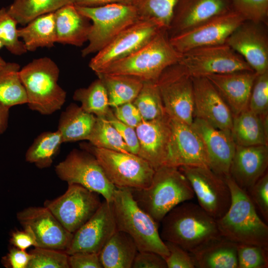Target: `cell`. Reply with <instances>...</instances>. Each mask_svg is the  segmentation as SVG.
<instances>
[{"label": "cell", "mask_w": 268, "mask_h": 268, "mask_svg": "<svg viewBox=\"0 0 268 268\" xmlns=\"http://www.w3.org/2000/svg\"><path fill=\"white\" fill-rule=\"evenodd\" d=\"M265 221L268 222V173L267 171L247 193Z\"/></svg>", "instance_id": "46"}, {"label": "cell", "mask_w": 268, "mask_h": 268, "mask_svg": "<svg viewBox=\"0 0 268 268\" xmlns=\"http://www.w3.org/2000/svg\"><path fill=\"white\" fill-rule=\"evenodd\" d=\"M23 228V230H17L12 233L10 243L15 247L22 250H26L31 246L36 247V239L31 230L28 227Z\"/></svg>", "instance_id": "52"}, {"label": "cell", "mask_w": 268, "mask_h": 268, "mask_svg": "<svg viewBox=\"0 0 268 268\" xmlns=\"http://www.w3.org/2000/svg\"><path fill=\"white\" fill-rule=\"evenodd\" d=\"M17 24L6 8H0V41L11 54L20 56L27 51L18 35Z\"/></svg>", "instance_id": "40"}, {"label": "cell", "mask_w": 268, "mask_h": 268, "mask_svg": "<svg viewBox=\"0 0 268 268\" xmlns=\"http://www.w3.org/2000/svg\"><path fill=\"white\" fill-rule=\"evenodd\" d=\"M134 0H73L74 4L82 7H96L108 4L120 3L133 4Z\"/></svg>", "instance_id": "53"}, {"label": "cell", "mask_w": 268, "mask_h": 268, "mask_svg": "<svg viewBox=\"0 0 268 268\" xmlns=\"http://www.w3.org/2000/svg\"><path fill=\"white\" fill-rule=\"evenodd\" d=\"M27 51L51 48L57 43L54 12L41 15L17 30Z\"/></svg>", "instance_id": "31"}, {"label": "cell", "mask_w": 268, "mask_h": 268, "mask_svg": "<svg viewBox=\"0 0 268 268\" xmlns=\"http://www.w3.org/2000/svg\"><path fill=\"white\" fill-rule=\"evenodd\" d=\"M99 195L76 184H68L64 194L45 201L49 209L62 225L73 233L96 212L102 202Z\"/></svg>", "instance_id": "12"}, {"label": "cell", "mask_w": 268, "mask_h": 268, "mask_svg": "<svg viewBox=\"0 0 268 268\" xmlns=\"http://www.w3.org/2000/svg\"><path fill=\"white\" fill-rule=\"evenodd\" d=\"M133 268H167L165 259L151 251H138L134 259Z\"/></svg>", "instance_id": "49"}, {"label": "cell", "mask_w": 268, "mask_h": 268, "mask_svg": "<svg viewBox=\"0 0 268 268\" xmlns=\"http://www.w3.org/2000/svg\"><path fill=\"white\" fill-rule=\"evenodd\" d=\"M237 244L219 235L191 252L199 268H238Z\"/></svg>", "instance_id": "27"}, {"label": "cell", "mask_w": 268, "mask_h": 268, "mask_svg": "<svg viewBox=\"0 0 268 268\" xmlns=\"http://www.w3.org/2000/svg\"><path fill=\"white\" fill-rule=\"evenodd\" d=\"M107 90L111 108L133 102L141 90L143 82L129 75L97 74Z\"/></svg>", "instance_id": "32"}, {"label": "cell", "mask_w": 268, "mask_h": 268, "mask_svg": "<svg viewBox=\"0 0 268 268\" xmlns=\"http://www.w3.org/2000/svg\"><path fill=\"white\" fill-rule=\"evenodd\" d=\"M182 54L171 44L167 30L163 29L139 49L96 74L129 75L143 82H156L163 71L179 63Z\"/></svg>", "instance_id": "4"}, {"label": "cell", "mask_w": 268, "mask_h": 268, "mask_svg": "<svg viewBox=\"0 0 268 268\" xmlns=\"http://www.w3.org/2000/svg\"><path fill=\"white\" fill-rule=\"evenodd\" d=\"M192 126L201 135L207 154L209 168L224 177L229 175L236 144L230 131L214 127L205 121L194 118Z\"/></svg>", "instance_id": "23"}, {"label": "cell", "mask_w": 268, "mask_h": 268, "mask_svg": "<svg viewBox=\"0 0 268 268\" xmlns=\"http://www.w3.org/2000/svg\"><path fill=\"white\" fill-rule=\"evenodd\" d=\"M19 70L18 64L11 62L7 63L0 70V102L9 108L27 102Z\"/></svg>", "instance_id": "35"}, {"label": "cell", "mask_w": 268, "mask_h": 268, "mask_svg": "<svg viewBox=\"0 0 268 268\" xmlns=\"http://www.w3.org/2000/svg\"><path fill=\"white\" fill-rule=\"evenodd\" d=\"M82 146L96 158L116 188L139 189L150 185L155 171L137 154L98 148L90 143Z\"/></svg>", "instance_id": "8"}, {"label": "cell", "mask_w": 268, "mask_h": 268, "mask_svg": "<svg viewBox=\"0 0 268 268\" xmlns=\"http://www.w3.org/2000/svg\"><path fill=\"white\" fill-rule=\"evenodd\" d=\"M70 4H74L73 0H14L7 11L18 24L25 25L41 15Z\"/></svg>", "instance_id": "33"}, {"label": "cell", "mask_w": 268, "mask_h": 268, "mask_svg": "<svg viewBox=\"0 0 268 268\" xmlns=\"http://www.w3.org/2000/svg\"><path fill=\"white\" fill-rule=\"evenodd\" d=\"M114 116L120 121L133 128L142 121L140 114L133 102H129L112 108Z\"/></svg>", "instance_id": "48"}, {"label": "cell", "mask_w": 268, "mask_h": 268, "mask_svg": "<svg viewBox=\"0 0 268 268\" xmlns=\"http://www.w3.org/2000/svg\"><path fill=\"white\" fill-rule=\"evenodd\" d=\"M133 103L138 109L143 121L152 120L167 115L155 82H143Z\"/></svg>", "instance_id": "37"}, {"label": "cell", "mask_w": 268, "mask_h": 268, "mask_svg": "<svg viewBox=\"0 0 268 268\" xmlns=\"http://www.w3.org/2000/svg\"><path fill=\"white\" fill-rule=\"evenodd\" d=\"M268 251L257 245L237 244L238 268H267Z\"/></svg>", "instance_id": "43"}, {"label": "cell", "mask_w": 268, "mask_h": 268, "mask_svg": "<svg viewBox=\"0 0 268 268\" xmlns=\"http://www.w3.org/2000/svg\"><path fill=\"white\" fill-rule=\"evenodd\" d=\"M248 108L260 116H268V71L257 74L252 89Z\"/></svg>", "instance_id": "44"}, {"label": "cell", "mask_w": 268, "mask_h": 268, "mask_svg": "<svg viewBox=\"0 0 268 268\" xmlns=\"http://www.w3.org/2000/svg\"><path fill=\"white\" fill-rule=\"evenodd\" d=\"M230 132L236 145H268V116H260L247 107L233 116Z\"/></svg>", "instance_id": "28"}, {"label": "cell", "mask_w": 268, "mask_h": 268, "mask_svg": "<svg viewBox=\"0 0 268 268\" xmlns=\"http://www.w3.org/2000/svg\"><path fill=\"white\" fill-rule=\"evenodd\" d=\"M68 262L70 268H103L96 253L76 252L68 255Z\"/></svg>", "instance_id": "50"}, {"label": "cell", "mask_w": 268, "mask_h": 268, "mask_svg": "<svg viewBox=\"0 0 268 268\" xmlns=\"http://www.w3.org/2000/svg\"><path fill=\"white\" fill-rule=\"evenodd\" d=\"M160 235L191 253L220 235L216 220L199 204L186 201L170 210L161 220Z\"/></svg>", "instance_id": "1"}, {"label": "cell", "mask_w": 268, "mask_h": 268, "mask_svg": "<svg viewBox=\"0 0 268 268\" xmlns=\"http://www.w3.org/2000/svg\"><path fill=\"white\" fill-rule=\"evenodd\" d=\"M73 99L80 102L83 110L97 117L105 118L111 109L107 90L99 78L87 87L76 89Z\"/></svg>", "instance_id": "36"}, {"label": "cell", "mask_w": 268, "mask_h": 268, "mask_svg": "<svg viewBox=\"0 0 268 268\" xmlns=\"http://www.w3.org/2000/svg\"><path fill=\"white\" fill-rule=\"evenodd\" d=\"M117 230L129 235L138 251H151L164 259L169 251L159 232V224L137 204L129 189L116 188L111 201Z\"/></svg>", "instance_id": "5"}, {"label": "cell", "mask_w": 268, "mask_h": 268, "mask_svg": "<svg viewBox=\"0 0 268 268\" xmlns=\"http://www.w3.org/2000/svg\"><path fill=\"white\" fill-rule=\"evenodd\" d=\"M194 95V118L214 127L230 131L233 115L217 90L205 76L192 77Z\"/></svg>", "instance_id": "21"}, {"label": "cell", "mask_w": 268, "mask_h": 268, "mask_svg": "<svg viewBox=\"0 0 268 268\" xmlns=\"http://www.w3.org/2000/svg\"><path fill=\"white\" fill-rule=\"evenodd\" d=\"M75 6L92 21L88 44L81 51L82 57L100 51L122 31L140 19L132 4L115 3L96 7Z\"/></svg>", "instance_id": "7"}, {"label": "cell", "mask_w": 268, "mask_h": 268, "mask_svg": "<svg viewBox=\"0 0 268 268\" xmlns=\"http://www.w3.org/2000/svg\"><path fill=\"white\" fill-rule=\"evenodd\" d=\"M233 11L244 21L268 25V0H230Z\"/></svg>", "instance_id": "42"}, {"label": "cell", "mask_w": 268, "mask_h": 268, "mask_svg": "<svg viewBox=\"0 0 268 268\" xmlns=\"http://www.w3.org/2000/svg\"><path fill=\"white\" fill-rule=\"evenodd\" d=\"M230 0H178L167 32L169 38L231 10Z\"/></svg>", "instance_id": "22"}, {"label": "cell", "mask_w": 268, "mask_h": 268, "mask_svg": "<svg viewBox=\"0 0 268 268\" xmlns=\"http://www.w3.org/2000/svg\"><path fill=\"white\" fill-rule=\"evenodd\" d=\"M268 25L244 21L229 35L225 43L240 55L257 74L268 71Z\"/></svg>", "instance_id": "16"}, {"label": "cell", "mask_w": 268, "mask_h": 268, "mask_svg": "<svg viewBox=\"0 0 268 268\" xmlns=\"http://www.w3.org/2000/svg\"><path fill=\"white\" fill-rule=\"evenodd\" d=\"M244 21L240 15L231 10L171 37L169 41L181 54L198 47L224 44Z\"/></svg>", "instance_id": "15"}, {"label": "cell", "mask_w": 268, "mask_h": 268, "mask_svg": "<svg viewBox=\"0 0 268 268\" xmlns=\"http://www.w3.org/2000/svg\"><path fill=\"white\" fill-rule=\"evenodd\" d=\"M139 142L137 155L155 170L168 162L171 144L170 118L142 121L135 128Z\"/></svg>", "instance_id": "19"}, {"label": "cell", "mask_w": 268, "mask_h": 268, "mask_svg": "<svg viewBox=\"0 0 268 268\" xmlns=\"http://www.w3.org/2000/svg\"><path fill=\"white\" fill-rule=\"evenodd\" d=\"M63 143L60 132H45L39 134L25 153V160L39 168L51 166Z\"/></svg>", "instance_id": "34"}, {"label": "cell", "mask_w": 268, "mask_h": 268, "mask_svg": "<svg viewBox=\"0 0 268 268\" xmlns=\"http://www.w3.org/2000/svg\"><path fill=\"white\" fill-rule=\"evenodd\" d=\"M178 0H134L133 5L140 19H152L168 28Z\"/></svg>", "instance_id": "39"}, {"label": "cell", "mask_w": 268, "mask_h": 268, "mask_svg": "<svg viewBox=\"0 0 268 268\" xmlns=\"http://www.w3.org/2000/svg\"><path fill=\"white\" fill-rule=\"evenodd\" d=\"M87 140L98 148L130 152L119 132L105 117H96Z\"/></svg>", "instance_id": "38"}, {"label": "cell", "mask_w": 268, "mask_h": 268, "mask_svg": "<svg viewBox=\"0 0 268 268\" xmlns=\"http://www.w3.org/2000/svg\"><path fill=\"white\" fill-rule=\"evenodd\" d=\"M27 268H69L68 255L64 251L34 247Z\"/></svg>", "instance_id": "41"}, {"label": "cell", "mask_w": 268, "mask_h": 268, "mask_svg": "<svg viewBox=\"0 0 268 268\" xmlns=\"http://www.w3.org/2000/svg\"><path fill=\"white\" fill-rule=\"evenodd\" d=\"M268 165V145H236L229 176L241 189L248 193L267 172Z\"/></svg>", "instance_id": "24"}, {"label": "cell", "mask_w": 268, "mask_h": 268, "mask_svg": "<svg viewBox=\"0 0 268 268\" xmlns=\"http://www.w3.org/2000/svg\"><path fill=\"white\" fill-rule=\"evenodd\" d=\"M163 29L153 20L139 19L98 52L90 60L89 67L95 73L100 72L110 64L139 49Z\"/></svg>", "instance_id": "14"}, {"label": "cell", "mask_w": 268, "mask_h": 268, "mask_svg": "<svg viewBox=\"0 0 268 268\" xmlns=\"http://www.w3.org/2000/svg\"><path fill=\"white\" fill-rule=\"evenodd\" d=\"M117 231L111 202L104 201L94 215L73 233L66 253L98 254Z\"/></svg>", "instance_id": "17"}, {"label": "cell", "mask_w": 268, "mask_h": 268, "mask_svg": "<svg viewBox=\"0 0 268 268\" xmlns=\"http://www.w3.org/2000/svg\"><path fill=\"white\" fill-rule=\"evenodd\" d=\"M96 119L80 106L74 103L69 105L61 113L58 127L63 143L87 140Z\"/></svg>", "instance_id": "30"}, {"label": "cell", "mask_w": 268, "mask_h": 268, "mask_svg": "<svg viewBox=\"0 0 268 268\" xmlns=\"http://www.w3.org/2000/svg\"><path fill=\"white\" fill-rule=\"evenodd\" d=\"M156 84L167 115L192 125L194 119L193 83L185 67L179 63L168 67Z\"/></svg>", "instance_id": "9"}, {"label": "cell", "mask_w": 268, "mask_h": 268, "mask_svg": "<svg viewBox=\"0 0 268 268\" xmlns=\"http://www.w3.org/2000/svg\"><path fill=\"white\" fill-rule=\"evenodd\" d=\"M105 118L119 132L130 152L137 154L139 150V142L135 128L118 120L114 116L112 108Z\"/></svg>", "instance_id": "47"}, {"label": "cell", "mask_w": 268, "mask_h": 268, "mask_svg": "<svg viewBox=\"0 0 268 268\" xmlns=\"http://www.w3.org/2000/svg\"><path fill=\"white\" fill-rule=\"evenodd\" d=\"M171 144L167 165L209 168L203 141L192 125L170 118Z\"/></svg>", "instance_id": "20"}, {"label": "cell", "mask_w": 268, "mask_h": 268, "mask_svg": "<svg viewBox=\"0 0 268 268\" xmlns=\"http://www.w3.org/2000/svg\"><path fill=\"white\" fill-rule=\"evenodd\" d=\"M179 63L192 77L253 70L244 59L226 43L190 50L182 54Z\"/></svg>", "instance_id": "11"}, {"label": "cell", "mask_w": 268, "mask_h": 268, "mask_svg": "<svg viewBox=\"0 0 268 268\" xmlns=\"http://www.w3.org/2000/svg\"><path fill=\"white\" fill-rule=\"evenodd\" d=\"M58 177L68 184H76L102 196L111 202L116 187L96 159L87 151L73 149L55 166Z\"/></svg>", "instance_id": "10"}, {"label": "cell", "mask_w": 268, "mask_h": 268, "mask_svg": "<svg viewBox=\"0 0 268 268\" xmlns=\"http://www.w3.org/2000/svg\"><path fill=\"white\" fill-rule=\"evenodd\" d=\"M32 255L25 250L17 248H11L7 255L3 258L5 267L10 268H27Z\"/></svg>", "instance_id": "51"}, {"label": "cell", "mask_w": 268, "mask_h": 268, "mask_svg": "<svg viewBox=\"0 0 268 268\" xmlns=\"http://www.w3.org/2000/svg\"><path fill=\"white\" fill-rule=\"evenodd\" d=\"M54 13L57 43L81 47L88 41L90 20L74 4L64 6Z\"/></svg>", "instance_id": "26"}, {"label": "cell", "mask_w": 268, "mask_h": 268, "mask_svg": "<svg viewBox=\"0 0 268 268\" xmlns=\"http://www.w3.org/2000/svg\"><path fill=\"white\" fill-rule=\"evenodd\" d=\"M130 190L138 205L158 223L173 208L195 196L189 181L178 167L169 165L155 170L148 187Z\"/></svg>", "instance_id": "3"}, {"label": "cell", "mask_w": 268, "mask_h": 268, "mask_svg": "<svg viewBox=\"0 0 268 268\" xmlns=\"http://www.w3.org/2000/svg\"><path fill=\"white\" fill-rule=\"evenodd\" d=\"M9 108L0 102V134H2L7 128Z\"/></svg>", "instance_id": "54"}, {"label": "cell", "mask_w": 268, "mask_h": 268, "mask_svg": "<svg viewBox=\"0 0 268 268\" xmlns=\"http://www.w3.org/2000/svg\"><path fill=\"white\" fill-rule=\"evenodd\" d=\"M169 255L165 258L167 268H195L196 264L191 253L177 244L164 241Z\"/></svg>", "instance_id": "45"}, {"label": "cell", "mask_w": 268, "mask_h": 268, "mask_svg": "<svg viewBox=\"0 0 268 268\" xmlns=\"http://www.w3.org/2000/svg\"><path fill=\"white\" fill-rule=\"evenodd\" d=\"M231 194L230 206L216 219L220 235L237 244L255 245L268 250V226L260 217L248 194L228 175L224 177Z\"/></svg>", "instance_id": "2"}, {"label": "cell", "mask_w": 268, "mask_h": 268, "mask_svg": "<svg viewBox=\"0 0 268 268\" xmlns=\"http://www.w3.org/2000/svg\"><path fill=\"white\" fill-rule=\"evenodd\" d=\"M257 75L253 70H242L205 77L213 84L234 116L248 107Z\"/></svg>", "instance_id": "25"}, {"label": "cell", "mask_w": 268, "mask_h": 268, "mask_svg": "<svg viewBox=\"0 0 268 268\" xmlns=\"http://www.w3.org/2000/svg\"><path fill=\"white\" fill-rule=\"evenodd\" d=\"M23 228H29L34 234L36 247L65 251L73 233L67 231L45 206H30L17 214Z\"/></svg>", "instance_id": "18"}, {"label": "cell", "mask_w": 268, "mask_h": 268, "mask_svg": "<svg viewBox=\"0 0 268 268\" xmlns=\"http://www.w3.org/2000/svg\"><path fill=\"white\" fill-rule=\"evenodd\" d=\"M6 62L0 56V70L6 64Z\"/></svg>", "instance_id": "55"}, {"label": "cell", "mask_w": 268, "mask_h": 268, "mask_svg": "<svg viewBox=\"0 0 268 268\" xmlns=\"http://www.w3.org/2000/svg\"><path fill=\"white\" fill-rule=\"evenodd\" d=\"M3 47L2 44L1 43V42L0 41V50Z\"/></svg>", "instance_id": "56"}, {"label": "cell", "mask_w": 268, "mask_h": 268, "mask_svg": "<svg viewBox=\"0 0 268 268\" xmlns=\"http://www.w3.org/2000/svg\"><path fill=\"white\" fill-rule=\"evenodd\" d=\"M179 169L189 181L199 205L214 219L223 216L231 202V194L225 178L209 168L181 166Z\"/></svg>", "instance_id": "13"}, {"label": "cell", "mask_w": 268, "mask_h": 268, "mask_svg": "<svg viewBox=\"0 0 268 268\" xmlns=\"http://www.w3.org/2000/svg\"><path fill=\"white\" fill-rule=\"evenodd\" d=\"M137 252L132 238L117 230L102 248L99 257L103 268H132Z\"/></svg>", "instance_id": "29"}, {"label": "cell", "mask_w": 268, "mask_h": 268, "mask_svg": "<svg viewBox=\"0 0 268 268\" xmlns=\"http://www.w3.org/2000/svg\"><path fill=\"white\" fill-rule=\"evenodd\" d=\"M29 108L42 115H51L64 104L66 92L59 85L60 70L51 58L35 59L19 72Z\"/></svg>", "instance_id": "6"}]
</instances>
